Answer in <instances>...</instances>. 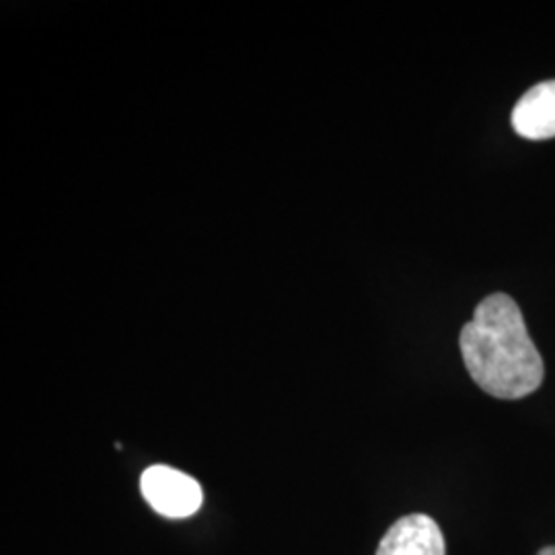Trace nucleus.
Wrapping results in <instances>:
<instances>
[{"label": "nucleus", "mask_w": 555, "mask_h": 555, "mask_svg": "<svg viewBox=\"0 0 555 555\" xmlns=\"http://www.w3.org/2000/svg\"><path fill=\"white\" fill-rule=\"evenodd\" d=\"M463 362L477 387L498 399L531 396L545 366L513 298L496 293L477 305L459 337Z\"/></svg>", "instance_id": "1"}, {"label": "nucleus", "mask_w": 555, "mask_h": 555, "mask_svg": "<svg viewBox=\"0 0 555 555\" xmlns=\"http://www.w3.org/2000/svg\"><path fill=\"white\" fill-rule=\"evenodd\" d=\"M140 492L149 506L167 518H188L202 506V488L194 477L167 467L153 465L140 477Z\"/></svg>", "instance_id": "2"}, {"label": "nucleus", "mask_w": 555, "mask_h": 555, "mask_svg": "<svg viewBox=\"0 0 555 555\" xmlns=\"http://www.w3.org/2000/svg\"><path fill=\"white\" fill-rule=\"evenodd\" d=\"M377 555H447V545L435 518L408 515L380 539Z\"/></svg>", "instance_id": "3"}, {"label": "nucleus", "mask_w": 555, "mask_h": 555, "mask_svg": "<svg viewBox=\"0 0 555 555\" xmlns=\"http://www.w3.org/2000/svg\"><path fill=\"white\" fill-rule=\"evenodd\" d=\"M513 128L527 140L555 139V80L539 82L513 109Z\"/></svg>", "instance_id": "4"}, {"label": "nucleus", "mask_w": 555, "mask_h": 555, "mask_svg": "<svg viewBox=\"0 0 555 555\" xmlns=\"http://www.w3.org/2000/svg\"><path fill=\"white\" fill-rule=\"evenodd\" d=\"M537 555H555V545H550V547H543L541 552Z\"/></svg>", "instance_id": "5"}]
</instances>
